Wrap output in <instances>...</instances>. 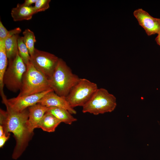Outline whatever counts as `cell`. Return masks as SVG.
<instances>
[{
    "label": "cell",
    "mask_w": 160,
    "mask_h": 160,
    "mask_svg": "<svg viewBox=\"0 0 160 160\" xmlns=\"http://www.w3.org/2000/svg\"><path fill=\"white\" fill-rule=\"evenodd\" d=\"M4 131L3 127L0 125V137L3 135L4 134Z\"/></svg>",
    "instance_id": "603a6c76"
},
{
    "label": "cell",
    "mask_w": 160,
    "mask_h": 160,
    "mask_svg": "<svg viewBox=\"0 0 160 160\" xmlns=\"http://www.w3.org/2000/svg\"><path fill=\"white\" fill-rule=\"evenodd\" d=\"M133 15L148 36L158 34L160 32V18L153 17L142 8L135 10Z\"/></svg>",
    "instance_id": "ba28073f"
},
{
    "label": "cell",
    "mask_w": 160,
    "mask_h": 160,
    "mask_svg": "<svg viewBox=\"0 0 160 160\" xmlns=\"http://www.w3.org/2000/svg\"><path fill=\"white\" fill-rule=\"evenodd\" d=\"M6 40H0V90L1 95L4 94L3 80L8 64V59L5 46Z\"/></svg>",
    "instance_id": "9a60e30c"
},
{
    "label": "cell",
    "mask_w": 160,
    "mask_h": 160,
    "mask_svg": "<svg viewBox=\"0 0 160 160\" xmlns=\"http://www.w3.org/2000/svg\"><path fill=\"white\" fill-rule=\"evenodd\" d=\"M17 45L19 55L26 65L30 62L31 57L27 48L23 41L22 36H19Z\"/></svg>",
    "instance_id": "ac0fdd59"
},
{
    "label": "cell",
    "mask_w": 160,
    "mask_h": 160,
    "mask_svg": "<svg viewBox=\"0 0 160 160\" xmlns=\"http://www.w3.org/2000/svg\"><path fill=\"white\" fill-rule=\"evenodd\" d=\"M10 134H7L5 133L0 137V148H2L4 145L5 142L9 137Z\"/></svg>",
    "instance_id": "ffe728a7"
},
{
    "label": "cell",
    "mask_w": 160,
    "mask_h": 160,
    "mask_svg": "<svg viewBox=\"0 0 160 160\" xmlns=\"http://www.w3.org/2000/svg\"><path fill=\"white\" fill-rule=\"evenodd\" d=\"M155 40L157 44L160 46V32L158 34Z\"/></svg>",
    "instance_id": "7402d4cb"
},
{
    "label": "cell",
    "mask_w": 160,
    "mask_h": 160,
    "mask_svg": "<svg viewBox=\"0 0 160 160\" xmlns=\"http://www.w3.org/2000/svg\"><path fill=\"white\" fill-rule=\"evenodd\" d=\"M19 34H14L7 38L5 46L8 60L15 57L18 53L17 39Z\"/></svg>",
    "instance_id": "2e32d148"
},
{
    "label": "cell",
    "mask_w": 160,
    "mask_h": 160,
    "mask_svg": "<svg viewBox=\"0 0 160 160\" xmlns=\"http://www.w3.org/2000/svg\"><path fill=\"white\" fill-rule=\"evenodd\" d=\"M47 109L48 107L39 103L28 108L29 116L27 124L30 132L33 133L34 129L37 128Z\"/></svg>",
    "instance_id": "8fae6325"
},
{
    "label": "cell",
    "mask_w": 160,
    "mask_h": 160,
    "mask_svg": "<svg viewBox=\"0 0 160 160\" xmlns=\"http://www.w3.org/2000/svg\"><path fill=\"white\" fill-rule=\"evenodd\" d=\"M23 36H22L23 41L28 50L30 56L34 53L35 48L34 44L36 41L33 32L28 29L25 30L23 32Z\"/></svg>",
    "instance_id": "e0dca14e"
},
{
    "label": "cell",
    "mask_w": 160,
    "mask_h": 160,
    "mask_svg": "<svg viewBox=\"0 0 160 160\" xmlns=\"http://www.w3.org/2000/svg\"><path fill=\"white\" fill-rule=\"evenodd\" d=\"M54 91L52 89L47 91L29 95L18 96L9 99L6 101L9 106L13 110L21 111L38 103V102L48 93Z\"/></svg>",
    "instance_id": "9c48e42d"
},
{
    "label": "cell",
    "mask_w": 160,
    "mask_h": 160,
    "mask_svg": "<svg viewBox=\"0 0 160 160\" xmlns=\"http://www.w3.org/2000/svg\"><path fill=\"white\" fill-rule=\"evenodd\" d=\"M116 106V98L105 89H98L89 100L82 107L83 113L95 115L113 111Z\"/></svg>",
    "instance_id": "277c9868"
},
{
    "label": "cell",
    "mask_w": 160,
    "mask_h": 160,
    "mask_svg": "<svg viewBox=\"0 0 160 160\" xmlns=\"http://www.w3.org/2000/svg\"><path fill=\"white\" fill-rule=\"evenodd\" d=\"M36 1L37 0H25L23 4L26 6H30L31 4L35 3Z\"/></svg>",
    "instance_id": "44dd1931"
},
{
    "label": "cell",
    "mask_w": 160,
    "mask_h": 160,
    "mask_svg": "<svg viewBox=\"0 0 160 160\" xmlns=\"http://www.w3.org/2000/svg\"><path fill=\"white\" fill-rule=\"evenodd\" d=\"M60 121L68 124H71L77 120L68 110L61 108L51 107H48L47 111Z\"/></svg>",
    "instance_id": "4fadbf2b"
},
{
    "label": "cell",
    "mask_w": 160,
    "mask_h": 160,
    "mask_svg": "<svg viewBox=\"0 0 160 160\" xmlns=\"http://www.w3.org/2000/svg\"><path fill=\"white\" fill-rule=\"evenodd\" d=\"M36 13L34 7L18 4L12 9L11 14L13 20L17 21L31 20L33 15Z\"/></svg>",
    "instance_id": "7c38bea8"
},
{
    "label": "cell",
    "mask_w": 160,
    "mask_h": 160,
    "mask_svg": "<svg viewBox=\"0 0 160 160\" xmlns=\"http://www.w3.org/2000/svg\"><path fill=\"white\" fill-rule=\"evenodd\" d=\"M61 122L52 114L46 112L40 122L37 128L48 132H54Z\"/></svg>",
    "instance_id": "5bb4252c"
},
{
    "label": "cell",
    "mask_w": 160,
    "mask_h": 160,
    "mask_svg": "<svg viewBox=\"0 0 160 160\" xmlns=\"http://www.w3.org/2000/svg\"><path fill=\"white\" fill-rule=\"evenodd\" d=\"M30 57V62L34 67L49 80L56 68L59 58L53 54L36 48Z\"/></svg>",
    "instance_id": "52a82bcc"
},
{
    "label": "cell",
    "mask_w": 160,
    "mask_h": 160,
    "mask_svg": "<svg viewBox=\"0 0 160 160\" xmlns=\"http://www.w3.org/2000/svg\"><path fill=\"white\" fill-rule=\"evenodd\" d=\"M47 107H54L64 108L71 114H76V111L72 108L65 97L59 96L54 91L44 96L38 103Z\"/></svg>",
    "instance_id": "30bf717a"
},
{
    "label": "cell",
    "mask_w": 160,
    "mask_h": 160,
    "mask_svg": "<svg viewBox=\"0 0 160 160\" xmlns=\"http://www.w3.org/2000/svg\"><path fill=\"white\" fill-rule=\"evenodd\" d=\"M50 0H37L34 6L36 13L44 11L48 9L49 7V3Z\"/></svg>",
    "instance_id": "d6986e66"
},
{
    "label": "cell",
    "mask_w": 160,
    "mask_h": 160,
    "mask_svg": "<svg viewBox=\"0 0 160 160\" xmlns=\"http://www.w3.org/2000/svg\"><path fill=\"white\" fill-rule=\"evenodd\" d=\"M26 69V65L18 53L15 57L8 60L7 66L3 78L4 86L13 92L20 90L23 77Z\"/></svg>",
    "instance_id": "5b68a950"
},
{
    "label": "cell",
    "mask_w": 160,
    "mask_h": 160,
    "mask_svg": "<svg viewBox=\"0 0 160 160\" xmlns=\"http://www.w3.org/2000/svg\"><path fill=\"white\" fill-rule=\"evenodd\" d=\"M98 89L96 83L86 79L80 78L65 98L73 108L77 106L83 107Z\"/></svg>",
    "instance_id": "8992f818"
},
{
    "label": "cell",
    "mask_w": 160,
    "mask_h": 160,
    "mask_svg": "<svg viewBox=\"0 0 160 160\" xmlns=\"http://www.w3.org/2000/svg\"><path fill=\"white\" fill-rule=\"evenodd\" d=\"M80 79L72 72L65 62L59 58L56 68L49 81L51 87L56 94L66 97Z\"/></svg>",
    "instance_id": "7a4b0ae2"
},
{
    "label": "cell",
    "mask_w": 160,
    "mask_h": 160,
    "mask_svg": "<svg viewBox=\"0 0 160 160\" xmlns=\"http://www.w3.org/2000/svg\"><path fill=\"white\" fill-rule=\"evenodd\" d=\"M26 67L21 87L17 96L36 94L52 89L48 79L38 71L30 62L26 65Z\"/></svg>",
    "instance_id": "3957f363"
},
{
    "label": "cell",
    "mask_w": 160,
    "mask_h": 160,
    "mask_svg": "<svg viewBox=\"0 0 160 160\" xmlns=\"http://www.w3.org/2000/svg\"><path fill=\"white\" fill-rule=\"evenodd\" d=\"M2 102L7 111L0 110V125L7 134L12 132L16 141V145L12 158L17 159L22 154L33 135L30 132L27 122L29 116L28 108L21 111L12 109L7 103L6 96L2 97Z\"/></svg>",
    "instance_id": "6da1fadb"
}]
</instances>
